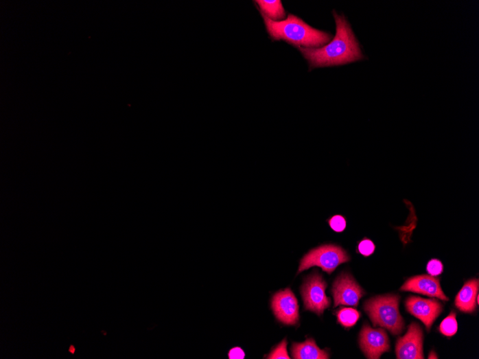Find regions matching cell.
I'll return each instance as SVG.
<instances>
[{
    "mask_svg": "<svg viewBox=\"0 0 479 359\" xmlns=\"http://www.w3.org/2000/svg\"><path fill=\"white\" fill-rule=\"evenodd\" d=\"M336 36L320 48L299 47L312 68L335 67L360 60L363 56L352 29L344 16L334 13Z\"/></svg>",
    "mask_w": 479,
    "mask_h": 359,
    "instance_id": "obj_1",
    "label": "cell"
},
{
    "mask_svg": "<svg viewBox=\"0 0 479 359\" xmlns=\"http://www.w3.org/2000/svg\"><path fill=\"white\" fill-rule=\"evenodd\" d=\"M271 38L283 40L298 47H320L327 44L331 36L327 32L314 29L293 14L285 21H274L261 14Z\"/></svg>",
    "mask_w": 479,
    "mask_h": 359,
    "instance_id": "obj_2",
    "label": "cell"
},
{
    "mask_svg": "<svg viewBox=\"0 0 479 359\" xmlns=\"http://www.w3.org/2000/svg\"><path fill=\"white\" fill-rule=\"evenodd\" d=\"M400 299L397 295L381 296L364 303V311L369 314L374 326L379 325L389 330L393 335L402 334L404 322L399 312Z\"/></svg>",
    "mask_w": 479,
    "mask_h": 359,
    "instance_id": "obj_3",
    "label": "cell"
},
{
    "mask_svg": "<svg viewBox=\"0 0 479 359\" xmlns=\"http://www.w3.org/2000/svg\"><path fill=\"white\" fill-rule=\"evenodd\" d=\"M349 260V255L341 246L334 244H323L303 256L298 273L316 266L331 274L340 265L347 263Z\"/></svg>",
    "mask_w": 479,
    "mask_h": 359,
    "instance_id": "obj_4",
    "label": "cell"
},
{
    "mask_svg": "<svg viewBox=\"0 0 479 359\" xmlns=\"http://www.w3.org/2000/svg\"><path fill=\"white\" fill-rule=\"evenodd\" d=\"M327 283L318 273L309 276L301 287V295L308 311L322 315L330 306L331 300L326 296Z\"/></svg>",
    "mask_w": 479,
    "mask_h": 359,
    "instance_id": "obj_5",
    "label": "cell"
},
{
    "mask_svg": "<svg viewBox=\"0 0 479 359\" xmlns=\"http://www.w3.org/2000/svg\"><path fill=\"white\" fill-rule=\"evenodd\" d=\"M332 294L334 307L340 305L358 306L364 292L352 275L342 273L333 284Z\"/></svg>",
    "mask_w": 479,
    "mask_h": 359,
    "instance_id": "obj_6",
    "label": "cell"
},
{
    "mask_svg": "<svg viewBox=\"0 0 479 359\" xmlns=\"http://www.w3.org/2000/svg\"><path fill=\"white\" fill-rule=\"evenodd\" d=\"M360 345L367 358L378 359L390 349L389 338L384 329H373L364 324L360 336Z\"/></svg>",
    "mask_w": 479,
    "mask_h": 359,
    "instance_id": "obj_7",
    "label": "cell"
},
{
    "mask_svg": "<svg viewBox=\"0 0 479 359\" xmlns=\"http://www.w3.org/2000/svg\"><path fill=\"white\" fill-rule=\"evenodd\" d=\"M423 333L417 323L410 325L406 336L398 338L396 345V356L398 359H423Z\"/></svg>",
    "mask_w": 479,
    "mask_h": 359,
    "instance_id": "obj_8",
    "label": "cell"
},
{
    "mask_svg": "<svg viewBox=\"0 0 479 359\" xmlns=\"http://www.w3.org/2000/svg\"><path fill=\"white\" fill-rule=\"evenodd\" d=\"M272 308L277 319L285 325H295L299 319L298 301L294 292L290 289L276 293L271 301Z\"/></svg>",
    "mask_w": 479,
    "mask_h": 359,
    "instance_id": "obj_9",
    "label": "cell"
},
{
    "mask_svg": "<svg viewBox=\"0 0 479 359\" xmlns=\"http://www.w3.org/2000/svg\"><path fill=\"white\" fill-rule=\"evenodd\" d=\"M406 307L411 315L424 323L428 332L443 309V305L437 300L417 297H409L406 301Z\"/></svg>",
    "mask_w": 479,
    "mask_h": 359,
    "instance_id": "obj_10",
    "label": "cell"
},
{
    "mask_svg": "<svg viewBox=\"0 0 479 359\" xmlns=\"http://www.w3.org/2000/svg\"><path fill=\"white\" fill-rule=\"evenodd\" d=\"M401 290L438 298L443 301H449L442 290L439 279L435 276L423 275L410 277L401 288Z\"/></svg>",
    "mask_w": 479,
    "mask_h": 359,
    "instance_id": "obj_11",
    "label": "cell"
},
{
    "mask_svg": "<svg viewBox=\"0 0 479 359\" xmlns=\"http://www.w3.org/2000/svg\"><path fill=\"white\" fill-rule=\"evenodd\" d=\"M478 279H473L461 288L455 300V305L460 312L467 314L473 313L477 305L478 295Z\"/></svg>",
    "mask_w": 479,
    "mask_h": 359,
    "instance_id": "obj_12",
    "label": "cell"
},
{
    "mask_svg": "<svg viewBox=\"0 0 479 359\" xmlns=\"http://www.w3.org/2000/svg\"><path fill=\"white\" fill-rule=\"evenodd\" d=\"M292 353L295 359H328L329 358L327 351L319 349L312 338L307 339L301 344L294 343Z\"/></svg>",
    "mask_w": 479,
    "mask_h": 359,
    "instance_id": "obj_13",
    "label": "cell"
},
{
    "mask_svg": "<svg viewBox=\"0 0 479 359\" xmlns=\"http://www.w3.org/2000/svg\"><path fill=\"white\" fill-rule=\"evenodd\" d=\"M255 3L257 4L261 14L270 20L278 21L285 18V12L279 0H258L255 1Z\"/></svg>",
    "mask_w": 479,
    "mask_h": 359,
    "instance_id": "obj_14",
    "label": "cell"
},
{
    "mask_svg": "<svg viewBox=\"0 0 479 359\" xmlns=\"http://www.w3.org/2000/svg\"><path fill=\"white\" fill-rule=\"evenodd\" d=\"M338 322L345 328L353 327L360 317L357 310L351 308H344L337 313Z\"/></svg>",
    "mask_w": 479,
    "mask_h": 359,
    "instance_id": "obj_15",
    "label": "cell"
},
{
    "mask_svg": "<svg viewBox=\"0 0 479 359\" xmlns=\"http://www.w3.org/2000/svg\"><path fill=\"white\" fill-rule=\"evenodd\" d=\"M458 331V323L456 314L452 312L450 315L445 318L440 325V332L445 336L451 337L454 336Z\"/></svg>",
    "mask_w": 479,
    "mask_h": 359,
    "instance_id": "obj_16",
    "label": "cell"
},
{
    "mask_svg": "<svg viewBox=\"0 0 479 359\" xmlns=\"http://www.w3.org/2000/svg\"><path fill=\"white\" fill-rule=\"evenodd\" d=\"M358 252L364 257H369L373 255L375 251L374 242L367 238L363 239L358 244Z\"/></svg>",
    "mask_w": 479,
    "mask_h": 359,
    "instance_id": "obj_17",
    "label": "cell"
},
{
    "mask_svg": "<svg viewBox=\"0 0 479 359\" xmlns=\"http://www.w3.org/2000/svg\"><path fill=\"white\" fill-rule=\"evenodd\" d=\"M331 229L336 233H342L347 227L346 220L341 216H335L329 220Z\"/></svg>",
    "mask_w": 479,
    "mask_h": 359,
    "instance_id": "obj_18",
    "label": "cell"
},
{
    "mask_svg": "<svg viewBox=\"0 0 479 359\" xmlns=\"http://www.w3.org/2000/svg\"><path fill=\"white\" fill-rule=\"evenodd\" d=\"M286 347H287V341L285 339H284L281 343V344L272 352H271L267 356V358H269V359H277V358L290 359V357L289 356L288 353H287Z\"/></svg>",
    "mask_w": 479,
    "mask_h": 359,
    "instance_id": "obj_19",
    "label": "cell"
},
{
    "mask_svg": "<svg viewBox=\"0 0 479 359\" xmlns=\"http://www.w3.org/2000/svg\"><path fill=\"white\" fill-rule=\"evenodd\" d=\"M443 266L439 259H433L427 265V271L431 276H438L443 273Z\"/></svg>",
    "mask_w": 479,
    "mask_h": 359,
    "instance_id": "obj_20",
    "label": "cell"
},
{
    "mask_svg": "<svg viewBox=\"0 0 479 359\" xmlns=\"http://www.w3.org/2000/svg\"><path fill=\"white\" fill-rule=\"evenodd\" d=\"M245 356L244 350L239 347L232 349L229 354V357L231 359H243Z\"/></svg>",
    "mask_w": 479,
    "mask_h": 359,
    "instance_id": "obj_21",
    "label": "cell"
},
{
    "mask_svg": "<svg viewBox=\"0 0 479 359\" xmlns=\"http://www.w3.org/2000/svg\"><path fill=\"white\" fill-rule=\"evenodd\" d=\"M428 358H438V357L434 351H431L430 354L428 356Z\"/></svg>",
    "mask_w": 479,
    "mask_h": 359,
    "instance_id": "obj_22",
    "label": "cell"
},
{
    "mask_svg": "<svg viewBox=\"0 0 479 359\" xmlns=\"http://www.w3.org/2000/svg\"><path fill=\"white\" fill-rule=\"evenodd\" d=\"M75 349L74 347L71 346V347H70V349H69V351H70L71 354H74V353H75Z\"/></svg>",
    "mask_w": 479,
    "mask_h": 359,
    "instance_id": "obj_23",
    "label": "cell"
}]
</instances>
